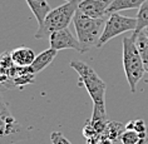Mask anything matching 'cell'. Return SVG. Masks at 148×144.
<instances>
[{"label":"cell","instance_id":"6da1fadb","mask_svg":"<svg viewBox=\"0 0 148 144\" xmlns=\"http://www.w3.org/2000/svg\"><path fill=\"white\" fill-rule=\"evenodd\" d=\"M79 75V85H83L93 100L92 120H108L106 112V90L107 84L99 76L93 68L87 63L72 60L69 64Z\"/></svg>","mask_w":148,"mask_h":144},{"label":"cell","instance_id":"7a4b0ae2","mask_svg":"<svg viewBox=\"0 0 148 144\" xmlns=\"http://www.w3.org/2000/svg\"><path fill=\"white\" fill-rule=\"evenodd\" d=\"M104 18H90L83 14L78 9L73 18V24L77 31V39L82 44L84 53L90 50L92 48H97L103 29L106 25Z\"/></svg>","mask_w":148,"mask_h":144},{"label":"cell","instance_id":"3957f363","mask_svg":"<svg viewBox=\"0 0 148 144\" xmlns=\"http://www.w3.org/2000/svg\"><path fill=\"white\" fill-rule=\"evenodd\" d=\"M78 4L79 3L75 0V1L64 3L63 5L57 6L53 10H50L47 14L43 24L39 25L34 38L35 39L49 38L53 33L66 29L68 25L70 24V21H73V18L75 15L77 10H78Z\"/></svg>","mask_w":148,"mask_h":144},{"label":"cell","instance_id":"277c9868","mask_svg":"<svg viewBox=\"0 0 148 144\" xmlns=\"http://www.w3.org/2000/svg\"><path fill=\"white\" fill-rule=\"evenodd\" d=\"M122 44H123V68L125 73V78H127L131 91L136 93L137 84L143 78V74L146 70H144L138 48L136 45L134 36H125L122 40Z\"/></svg>","mask_w":148,"mask_h":144},{"label":"cell","instance_id":"5b68a950","mask_svg":"<svg viewBox=\"0 0 148 144\" xmlns=\"http://www.w3.org/2000/svg\"><path fill=\"white\" fill-rule=\"evenodd\" d=\"M137 27V19L136 18L124 16L119 13H112L109 14L106 20V25L103 29V33L99 38V42L97 44V48H102L104 44H107L110 39L123 34L127 31H134Z\"/></svg>","mask_w":148,"mask_h":144},{"label":"cell","instance_id":"8992f818","mask_svg":"<svg viewBox=\"0 0 148 144\" xmlns=\"http://www.w3.org/2000/svg\"><path fill=\"white\" fill-rule=\"evenodd\" d=\"M25 136V129L12 117L6 104L0 99V144H14Z\"/></svg>","mask_w":148,"mask_h":144},{"label":"cell","instance_id":"52a82bcc","mask_svg":"<svg viewBox=\"0 0 148 144\" xmlns=\"http://www.w3.org/2000/svg\"><path fill=\"white\" fill-rule=\"evenodd\" d=\"M49 44H50V48H53L57 51L64 50V49H73V50H77L78 53H84L82 44L79 43L78 39L74 38L68 28L53 33L49 36Z\"/></svg>","mask_w":148,"mask_h":144},{"label":"cell","instance_id":"ba28073f","mask_svg":"<svg viewBox=\"0 0 148 144\" xmlns=\"http://www.w3.org/2000/svg\"><path fill=\"white\" fill-rule=\"evenodd\" d=\"M112 1L113 0H82L78 4V9L90 18H104L108 15L107 12Z\"/></svg>","mask_w":148,"mask_h":144},{"label":"cell","instance_id":"9c48e42d","mask_svg":"<svg viewBox=\"0 0 148 144\" xmlns=\"http://www.w3.org/2000/svg\"><path fill=\"white\" fill-rule=\"evenodd\" d=\"M10 53H12V59H13L14 65L16 66H30L36 57L34 50H32L30 48H27V46L16 48V49H14Z\"/></svg>","mask_w":148,"mask_h":144},{"label":"cell","instance_id":"30bf717a","mask_svg":"<svg viewBox=\"0 0 148 144\" xmlns=\"http://www.w3.org/2000/svg\"><path fill=\"white\" fill-rule=\"evenodd\" d=\"M55 57H57V50L53 49V48H49V49L42 51L40 54L36 55L35 60L33 61V64L30 65L32 72L34 73V74H36V73L44 70L48 65L51 64V61L54 60Z\"/></svg>","mask_w":148,"mask_h":144},{"label":"cell","instance_id":"8fae6325","mask_svg":"<svg viewBox=\"0 0 148 144\" xmlns=\"http://www.w3.org/2000/svg\"><path fill=\"white\" fill-rule=\"evenodd\" d=\"M25 1L29 5L32 13L34 14L35 19L38 21V25L43 24L47 14L50 12V6L47 3V0H25Z\"/></svg>","mask_w":148,"mask_h":144},{"label":"cell","instance_id":"7c38bea8","mask_svg":"<svg viewBox=\"0 0 148 144\" xmlns=\"http://www.w3.org/2000/svg\"><path fill=\"white\" fill-rule=\"evenodd\" d=\"M146 0H113L110 4L107 14H112V13H119L123 10H131V9H139L140 5Z\"/></svg>","mask_w":148,"mask_h":144},{"label":"cell","instance_id":"4fadbf2b","mask_svg":"<svg viewBox=\"0 0 148 144\" xmlns=\"http://www.w3.org/2000/svg\"><path fill=\"white\" fill-rule=\"evenodd\" d=\"M125 132V125L119 123V121H112L109 120L107 123V127L103 132V136L110 139L112 142H117V140H121L122 134Z\"/></svg>","mask_w":148,"mask_h":144},{"label":"cell","instance_id":"5bb4252c","mask_svg":"<svg viewBox=\"0 0 148 144\" xmlns=\"http://www.w3.org/2000/svg\"><path fill=\"white\" fill-rule=\"evenodd\" d=\"M136 38V45L138 48V51L140 54L143 61L144 70L148 73V36L144 31H140L138 35H133Z\"/></svg>","mask_w":148,"mask_h":144},{"label":"cell","instance_id":"9a60e30c","mask_svg":"<svg viewBox=\"0 0 148 144\" xmlns=\"http://www.w3.org/2000/svg\"><path fill=\"white\" fill-rule=\"evenodd\" d=\"M136 19H137V27L136 30L132 31V35H138L140 31H143L146 28H148V0H146L140 5Z\"/></svg>","mask_w":148,"mask_h":144},{"label":"cell","instance_id":"2e32d148","mask_svg":"<svg viewBox=\"0 0 148 144\" xmlns=\"http://www.w3.org/2000/svg\"><path fill=\"white\" fill-rule=\"evenodd\" d=\"M140 140L142 138L139 133H137L136 130H128V129H125V132L121 136V142L123 144H139Z\"/></svg>","mask_w":148,"mask_h":144},{"label":"cell","instance_id":"e0dca14e","mask_svg":"<svg viewBox=\"0 0 148 144\" xmlns=\"http://www.w3.org/2000/svg\"><path fill=\"white\" fill-rule=\"evenodd\" d=\"M125 129H128V130H136L137 133H139V134L148 132V128L143 119H136V120L128 121V123L125 124Z\"/></svg>","mask_w":148,"mask_h":144},{"label":"cell","instance_id":"ac0fdd59","mask_svg":"<svg viewBox=\"0 0 148 144\" xmlns=\"http://www.w3.org/2000/svg\"><path fill=\"white\" fill-rule=\"evenodd\" d=\"M14 66V63H13V59H12V53H5L0 54V68H4V69H10Z\"/></svg>","mask_w":148,"mask_h":144},{"label":"cell","instance_id":"d6986e66","mask_svg":"<svg viewBox=\"0 0 148 144\" xmlns=\"http://www.w3.org/2000/svg\"><path fill=\"white\" fill-rule=\"evenodd\" d=\"M50 140L53 144H72L60 132H53L50 134Z\"/></svg>","mask_w":148,"mask_h":144},{"label":"cell","instance_id":"ffe728a7","mask_svg":"<svg viewBox=\"0 0 148 144\" xmlns=\"http://www.w3.org/2000/svg\"><path fill=\"white\" fill-rule=\"evenodd\" d=\"M83 135H84L86 139H89V138H93V136L99 135V133L95 130L94 127L90 124V121L88 120L86 123V125H84V128H83Z\"/></svg>","mask_w":148,"mask_h":144},{"label":"cell","instance_id":"44dd1931","mask_svg":"<svg viewBox=\"0 0 148 144\" xmlns=\"http://www.w3.org/2000/svg\"><path fill=\"white\" fill-rule=\"evenodd\" d=\"M97 144H113V142L110 139H108V138H106V136H101V139L97 142Z\"/></svg>","mask_w":148,"mask_h":144},{"label":"cell","instance_id":"7402d4cb","mask_svg":"<svg viewBox=\"0 0 148 144\" xmlns=\"http://www.w3.org/2000/svg\"><path fill=\"white\" fill-rule=\"evenodd\" d=\"M147 143H148V138H144V139H142L139 142V144H147Z\"/></svg>","mask_w":148,"mask_h":144},{"label":"cell","instance_id":"603a6c76","mask_svg":"<svg viewBox=\"0 0 148 144\" xmlns=\"http://www.w3.org/2000/svg\"><path fill=\"white\" fill-rule=\"evenodd\" d=\"M143 31H144V33H146V35L148 36V28H146V29H144V30H143Z\"/></svg>","mask_w":148,"mask_h":144},{"label":"cell","instance_id":"cb8c5ba5","mask_svg":"<svg viewBox=\"0 0 148 144\" xmlns=\"http://www.w3.org/2000/svg\"><path fill=\"white\" fill-rule=\"evenodd\" d=\"M65 3H69V1H75V0H64Z\"/></svg>","mask_w":148,"mask_h":144},{"label":"cell","instance_id":"d4e9b609","mask_svg":"<svg viewBox=\"0 0 148 144\" xmlns=\"http://www.w3.org/2000/svg\"><path fill=\"white\" fill-rule=\"evenodd\" d=\"M146 83H147V84H148V79H146Z\"/></svg>","mask_w":148,"mask_h":144}]
</instances>
